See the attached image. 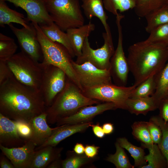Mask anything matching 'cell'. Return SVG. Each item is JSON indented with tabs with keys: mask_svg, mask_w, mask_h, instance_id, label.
Wrapping results in <instances>:
<instances>
[{
	"mask_svg": "<svg viewBox=\"0 0 168 168\" xmlns=\"http://www.w3.org/2000/svg\"><path fill=\"white\" fill-rule=\"evenodd\" d=\"M46 108L40 91L21 83L13 75L0 84V113L8 118L29 123Z\"/></svg>",
	"mask_w": 168,
	"mask_h": 168,
	"instance_id": "1",
	"label": "cell"
},
{
	"mask_svg": "<svg viewBox=\"0 0 168 168\" xmlns=\"http://www.w3.org/2000/svg\"><path fill=\"white\" fill-rule=\"evenodd\" d=\"M127 59L137 86L163 68L168 61V46L146 40L139 42L129 47Z\"/></svg>",
	"mask_w": 168,
	"mask_h": 168,
	"instance_id": "2",
	"label": "cell"
},
{
	"mask_svg": "<svg viewBox=\"0 0 168 168\" xmlns=\"http://www.w3.org/2000/svg\"><path fill=\"white\" fill-rule=\"evenodd\" d=\"M99 104L98 100L89 98L68 77L65 86L52 105L46 108L47 123L54 124L60 119L74 114L81 108Z\"/></svg>",
	"mask_w": 168,
	"mask_h": 168,
	"instance_id": "3",
	"label": "cell"
},
{
	"mask_svg": "<svg viewBox=\"0 0 168 168\" xmlns=\"http://www.w3.org/2000/svg\"><path fill=\"white\" fill-rule=\"evenodd\" d=\"M31 22L35 29L41 47L43 56L41 62L56 66L63 70L67 77L82 90V88L72 64V57L68 50L62 44L48 38L38 23Z\"/></svg>",
	"mask_w": 168,
	"mask_h": 168,
	"instance_id": "4",
	"label": "cell"
},
{
	"mask_svg": "<svg viewBox=\"0 0 168 168\" xmlns=\"http://www.w3.org/2000/svg\"><path fill=\"white\" fill-rule=\"evenodd\" d=\"M45 2L53 21L63 31L84 24L79 0H45Z\"/></svg>",
	"mask_w": 168,
	"mask_h": 168,
	"instance_id": "5",
	"label": "cell"
},
{
	"mask_svg": "<svg viewBox=\"0 0 168 168\" xmlns=\"http://www.w3.org/2000/svg\"><path fill=\"white\" fill-rule=\"evenodd\" d=\"M6 62L18 81L40 91L43 72L41 62L35 61L22 51L15 54Z\"/></svg>",
	"mask_w": 168,
	"mask_h": 168,
	"instance_id": "6",
	"label": "cell"
},
{
	"mask_svg": "<svg viewBox=\"0 0 168 168\" xmlns=\"http://www.w3.org/2000/svg\"><path fill=\"white\" fill-rule=\"evenodd\" d=\"M136 86H119L107 84L91 88H83L81 91L86 96L104 102H112L116 109L127 110L126 102Z\"/></svg>",
	"mask_w": 168,
	"mask_h": 168,
	"instance_id": "7",
	"label": "cell"
},
{
	"mask_svg": "<svg viewBox=\"0 0 168 168\" xmlns=\"http://www.w3.org/2000/svg\"><path fill=\"white\" fill-rule=\"evenodd\" d=\"M102 36L104 44L101 47L96 49L91 47L88 37L86 38L83 43L82 54L77 57L75 62L80 64L89 62L100 69L110 70V59L115 51L112 36L104 32Z\"/></svg>",
	"mask_w": 168,
	"mask_h": 168,
	"instance_id": "8",
	"label": "cell"
},
{
	"mask_svg": "<svg viewBox=\"0 0 168 168\" xmlns=\"http://www.w3.org/2000/svg\"><path fill=\"white\" fill-rule=\"evenodd\" d=\"M41 63L43 72L40 91L47 108L52 105L64 89L68 77L65 72L58 68Z\"/></svg>",
	"mask_w": 168,
	"mask_h": 168,
	"instance_id": "9",
	"label": "cell"
},
{
	"mask_svg": "<svg viewBox=\"0 0 168 168\" xmlns=\"http://www.w3.org/2000/svg\"><path fill=\"white\" fill-rule=\"evenodd\" d=\"M124 16L119 13L116 16L118 38L117 47L110 61V72L115 84L126 86L129 71L127 58L125 56L123 48V36L121 24Z\"/></svg>",
	"mask_w": 168,
	"mask_h": 168,
	"instance_id": "10",
	"label": "cell"
},
{
	"mask_svg": "<svg viewBox=\"0 0 168 168\" xmlns=\"http://www.w3.org/2000/svg\"><path fill=\"white\" fill-rule=\"evenodd\" d=\"M72 64L82 90L112 84L110 70L100 69L89 62L79 64L72 60Z\"/></svg>",
	"mask_w": 168,
	"mask_h": 168,
	"instance_id": "11",
	"label": "cell"
},
{
	"mask_svg": "<svg viewBox=\"0 0 168 168\" xmlns=\"http://www.w3.org/2000/svg\"><path fill=\"white\" fill-rule=\"evenodd\" d=\"M30 28L23 27L19 29L12 23L9 26L17 38L21 51L35 61L39 62L43 60L40 43L37 39L35 29L31 22Z\"/></svg>",
	"mask_w": 168,
	"mask_h": 168,
	"instance_id": "12",
	"label": "cell"
},
{
	"mask_svg": "<svg viewBox=\"0 0 168 168\" xmlns=\"http://www.w3.org/2000/svg\"><path fill=\"white\" fill-rule=\"evenodd\" d=\"M3 0L23 9L26 13V18L29 21L36 23L39 25L54 22L47 11L45 0Z\"/></svg>",
	"mask_w": 168,
	"mask_h": 168,
	"instance_id": "13",
	"label": "cell"
},
{
	"mask_svg": "<svg viewBox=\"0 0 168 168\" xmlns=\"http://www.w3.org/2000/svg\"><path fill=\"white\" fill-rule=\"evenodd\" d=\"M36 147L29 139L25 140V144L21 147L8 148L0 144L2 153L11 162L15 168H30Z\"/></svg>",
	"mask_w": 168,
	"mask_h": 168,
	"instance_id": "14",
	"label": "cell"
},
{
	"mask_svg": "<svg viewBox=\"0 0 168 168\" xmlns=\"http://www.w3.org/2000/svg\"><path fill=\"white\" fill-rule=\"evenodd\" d=\"M116 109L115 105L112 102H105L95 106H86L71 115L60 119L56 124L58 126L90 122L96 116L106 111Z\"/></svg>",
	"mask_w": 168,
	"mask_h": 168,
	"instance_id": "15",
	"label": "cell"
},
{
	"mask_svg": "<svg viewBox=\"0 0 168 168\" xmlns=\"http://www.w3.org/2000/svg\"><path fill=\"white\" fill-rule=\"evenodd\" d=\"M93 124L92 122L77 124H64L58 126L46 141L42 145L35 147L37 151L47 146L56 147L62 140L78 133L84 132Z\"/></svg>",
	"mask_w": 168,
	"mask_h": 168,
	"instance_id": "16",
	"label": "cell"
},
{
	"mask_svg": "<svg viewBox=\"0 0 168 168\" xmlns=\"http://www.w3.org/2000/svg\"><path fill=\"white\" fill-rule=\"evenodd\" d=\"M25 140L19 135L15 123L0 113V144L8 148L22 146Z\"/></svg>",
	"mask_w": 168,
	"mask_h": 168,
	"instance_id": "17",
	"label": "cell"
},
{
	"mask_svg": "<svg viewBox=\"0 0 168 168\" xmlns=\"http://www.w3.org/2000/svg\"><path fill=\"white\" fill-rule=\"evenodd\" d=\"M47 114L45 111L33 118L30 122L32 133L29 140L32 142L36 147L44 143L57 128H50L48 124Z\"/></svg>",
	"mask_w": 168,
	"mask_h": 168,
	"instance_id": "18",
	"label": "cell"
},
{
	"mask_svg": "<svg viewBox=\"0 0 168 168\" xmlns=\"http://www.w3.org/2000/svg\"><path fill=\"white\" fill-rule=\"evenodd\" d=\"M81 7L84 14L88 19L93 17L98 18L100 21L109 36H112L110 27L107 23L108 16L104 9L103 0H81Z\"/></svg>",
	"mask_w": 168,
	"mask_h": 168,
	"instance_id": "19",
	"label": "cell"
},
{
	"mask_svg": "<svg viewBox=\"0 0 168 168\" xmlns=\"http://www.w3.org/2000/svg\"><path fill=\"white\" fill-rule=\"evenodd\" d=\"M95 28V24L90 22L80 27L67 30L66 33L77 57L81 55L85 39L89 36Z\"/></svg>",
	"mask_w": 168,
	"mask_h": 168,
	"instance_id": "20",
	"label": "cell"
},
{
	"mask_svg": "<svg viewBox=\"0 0 168 168\" xmlns=\"http://www.w3.org/2000/svg\"><path fill=\"white\" fill-rule=\"evenodd\" d=\"M160 103L153 96L144 97L128 98L126 102L127 110L136 115L146 114L159 108Z\"/></svg>",
	"mask_w": 168,
	"mask_h": 168,
	"instance_id": "21",
	"label": "cell"
},
{
	"mask_svg": "<svg viewBox=\"0 0 168 168\" xmlns=\"http://www.w3.org/2000/svg\"><path fill=\"white\" fill-rule=\"evenodd\" d=\"M63 148L47 146L35 151L30 168H45L61 157Z\"/></svg>",
	"mask_w": 168,
	"mask_h": 168,
	"instance_id": "22",
	"label": "cell"
},
{
	"mask_svg": "<svg viewBox=\"0 0 168 168\" xmlns=\"http://www.w3.org/2000/svg\"><path fill=\"white\" fill-rule=\"evenodd\" d=\"M39 26L44 35L50 40L63 45L72 58L76 56L67 33L62 30L54 22Z\"/></svg>",
	"mask_w": 168,
	"mask_h": 168,
	"instance_id": "23",
	"label": "cell"
},
{
	"mask_svg": "<svg viewBox=\"0 0 168 168\" xmlns=\"http://www.w3.org/2000/svg\"><path fill=\"white\" fill-rule=\"evenodd\" d=\"M6 1L0 0V26L4 27L6 25L15 23L21 25L23 27L30 28V23L22 13L10 8Z\"/></svg>",
	"mask_w": 168,
	"mask_h": 168,
	"instance_id": "24",
	"label": "cell"
},
{
	"mask_svg": "<svg viewBox=\"0 0 168 168\" xmlns=\"http://www.w3.org/2000/svg\"><path fill=\"white\" fill-rule=\"evenodd\" d=\"M141 145L149 151L148 154L145 157L147 164L142 168H167L166 159L158 145L154 143L149 145L141 144Z\"/></svg>",
	"mask_w": 168,
	"mask_h": 168,
	"instance_id": "25",
	"label": "cell"
},
{
	"mask_svg": "<svg viewBox=\"0 0 168 168\" xmlns=\"http://www.w3.org/2000/svg\"><path fill=\"white\" fill-rule=\"evenodd\" d=\"M145 18L147 22L145 30L150 33L157 27L168 23V5L164 3L160 8L147 15Z\"/></svg>",
	"mask_w": 168,
	"mask_h": 168,
	"instance_id": "26",
	"label": "cell"
},
{
	"mask_svg": "<svg viewBox=\"0 0 168 168\" xmlns=\"http://www.w3.org/2000/svg\"><path fill=\"white\" fill-rule=\"evenodd\" d=\"M117 142L121 147L128 152L133 158L134 167L142 168L147 164V162L145 158V152L142 147L133 145L124 137L118 138Z\"/></svg>",
	"mask_w": 168,
	"mask_h": 168,
	"instance_id": "27",
	"label": "cell"
},
{
	"mask_svg": "<svg viewBox=\"0 0 168 168\" xmlns=\"http://www.w3.org/2000/svg\"><path fill=\"white\" fill-rule=\"evenodd\" d=\"M155 91L152 95L160 103L162 99L168 95V61L163 68L155 75Z\"/></svg>",
	"mask_w": 168,
	"mask_h": 168,
	"instance_id": "28",
	"label": "cell"
},
{
	"mask_svg": "<svg viewBox=\"0 0 168 168\" xmlns=\"http://www.w3.org/2000/svg\"><path fill=\"white\" fill-rule=\"evenodd\" d=\"M105 8L108 12L116 16L119 13L123 12L134 9L136 0H103Z\"/></svg>",
	"mask_w": 168,
	"mask_h": 168,
	"instance_id": "29",
	"label": "cell"
},
{
	"mask_svg": "<svg viewBox=\"0 0 168 168\" xmlns=\"http://www.w3.org/2000/svg\"><path fill=\"white\" fill-rule=\"evenodd\" d=\"M17 49L13 39L0 33V61H7L16 54Z\"/></svg>",
	"mask_w": 168,
	"mask_h": 168,
	"instance_id": "30",
	"label": "cell"
},
{
	"mask_svg": "<svg viewBox=\"0 0 168 168\" xmlns=\"http://www.w3.org/2000/svg\"><path fill=\"white\" fill-rule=\"evenodd\" d=\"M116 152L113 154L109 155L106 160L113 164L116 168H134V166L130 163L124 148L117 141L115 143Z\"/></svg>",
	"mask_w": 168,
	"mask_h": 168,
	"instance_id": "31",
	"label": "cell"
},
{
	"mask_svg": "<svg viewBox=\"0 0 168 168\" xmlns=\"http://www.w3.org/2000/svg\"><path fill=\"white\" fill-rule=\"evenodd\" d=\"M132 135L142 144L149 145L154 144L150 135L148 122H135L132 125Z\"/></svg>",
	"mask_w": 168,
	"mask_h": 168,
	"instance_id": "32",
	"label": "cell"
},
{
	"mask_svg": "<svg viewBox=\"0 0 168 168\" xmlns=\"http://www.w3.org/2000/svg\"><path fill=\"white\" fill-rule=\"evenodd\" d=\"M134 8L136 14L140 17L147 15L158 9L164 4V0H136Z\"/></svg>",
	"mask_w": 168,
	"mask_h": 168,
	"instance_id": "33",
	"label": "cell"
},
{
	"mask_svg": "<svg viewBox=\"0 0 168 168\" xmlns=\"http://www.w3.org/2000/svg\"><path fill=\"white\" fill-rule=\"evenodd\" d=\"M156 88L155 75H153L136 86L130 98H141L151 96L154 93Z\"/></svg>",
	"mask_w": 168,
	"mask_h": 168,
	"instance_id": "34",
	"label": "cell"
},
{
	"mask_svg": "<svg viewBox=\"0 0 168 168\" xmlns=\"http://www.w3.org/2000/svg\"><path fill=\"white\" fill-rule=\"evenodd\" d=\"M150 120L157 124L161 130L162 138L158 146L166 159L168 168V121H165L159 115L152 116Z\"/></svg>",
	"mask_w": 168,
	"mask_h": 168,
	"instance_id": "35",
	"label": "cell"
},
{
	"mask_svg": "<svg viewBox=\"0 0 168 168\" xmlns=\"http://www.w3.org/2000/svg\"><path fill=\"white\" fill-rule=\"evenodd\" d=\"M84 155H78L74 151L67 152V157L62 160V168H79L91 162L92 159Z\"/></svg>",
	"mask_w": 168,
	"mask_h": 168,
	"instance_id": "36",
	"label": "cell"
},
{
	"mask_svg": "<svg viewBox=\"0 0 168 168\" xmlns=\"http://www.w3.org/2000/svg\"><path fill=\"white\" fill-rule=\"evenodd\" d=\"M147 41L161 43L168 46V23L160 25L153 29L150 33Z\"/></svg>",
	"mask_w": 168,
	"mask_h": 168,
	"instance_id": "37",
	"label": "cell"
},
{
	"mask_svg": "<svg viewBox=\"0 0 168 168\" xmlns=\"http://www.w3.org/2000/svg\"><path fill=\"white\" fill-rule=\"evenodd\" d=\"M14 121L16 125L18 133L21 138L24 140L30 138L32 133L30 124L22 121Z\"/></svg>",
	"mask_w": 168,
	"mask_h": 168,
	"instance_id": "38",
	"label": "cell"
},
{
	"mask_svg": "<svg viewBox=\"0 0 168 168\" xmlns=\"http://www.w3.org/2000/svg\"><path fill=\"white\" fill-rule=\"evenodd\" d=\"M148 125L150 135L153 143L158 146L162 138V132L160 128L157 124L150 120L148 122Z\"/></svg>",
	"mask_w": 168,
	"mask_h": 168,
	"instance_id": "39",
	"label": "cell"
},
{
	"mask_svg": "<svg viewBox=\"0 0 168 168\" xmlns=\"http://www.w3.org/2000/svg\"><path fill=\"white\" fill-rule=\"evenodd\" d=\"M13 75L6 61H0V84Z\"/></svg>",
	"mask_w": 168,
	"mask_h": 168,
	"instance_id": "40",
	"label": "cell"
},
{
	"mask_svg": "<svg viewBox=\"0 0 168 168\" xmlns=\"http://www.w3.org/2000/svg\"><path fill=\"white\" fill-rule=\"evenodd\" d=\"M100 148L94 145H86L85 147V154L87 157L93 159L98 154Z\"/></svg>",
	"mask_w": 168,
	"mask_h": 168,
	"instance_id": "41",
	"label": "cell"
},
{
	"mask_svg": "<svg viewBox=\"0 0 168 168\" xmlns=\"http://www.w3.org/2000/svg\"><path fill=\"white\" fill-rule=\"evenodd\" d=\"M91 126L92 127L93 132L96 137L100 138H102L104 137L105 134L102 127L100 125L99 123L96 124H92Z\"/></svg>",
	"mask_w": 168,
	"mask_h": 168,
	"instance_id": "42",
	"label": "cell"
},
{
	"mask_svg": "<svg viewBox=\"0 0 168 168\" xmlns=\"http://www.w3.org/2000/svg\"><path fill=\"white\" fill-rule=\"evenodd\" d=\"M5 156L2 153L0 158V166L1 168H15L14 166L10 161H9Z\"/></svg>",
	"mask_w": 168,
	"mask_h": 168,
	"instance_id": "43",
	"label": "cell"
},
{
	"mask_svg": "<svg viewBox=\"0 0 168 168\" xmlns=\"http://www.w3.org/2000/svg\"><path fill=\"white\" fill-rule=\"evenodd\" d=\"M102 127L106 135L111 134L114 130L113 124L110 123H105L103 125Z\"/></svg>",
	"mask_w": 168,
	"mask_h": 168,
	"instance_id": "44",
	"label": "cell"
},
{
	"mask_svg": "<svg viewBox=\"0 0 168 168\" xmlns=\"http://www.w3.org/2000/svg\"><path fill=\"white\" fill-rule=\"evenodd\" d=\"M85 147L81 143H77L73 148V151L78 155H83L84 153Z\"/></svg>",
	"mask_w": 168,
	"mask_h": 168,
	"instance_id": "45",
	"label": "cell"
},
{
	"mask_svg": "<svg viewBox=\"0 0 168 168\" xmlns=\"http://www.w3.org/2000/svg\"><path fill=\"white\" fill-rule=\"evenodd\" d=\"M62 160L61 159V157L57 159L47 167V168H62Z\"/></svg>",
	"mask_w": 168,
	"mask_h": 168,
	"instance_id": "46",
	"label": "cell"
},
{
	"mask_svg": "<svg viewBox=\"0 0 168 168\" xmlns=\"http://www.w3.org/2000/svg\"><path fill=\"white\" fill-rule=\"evenodd\" d=\"M164 3L168 5V0H164Z\"/></svg>",
	"mask_w": 168,
	"mask_h": 168,
	"instance_id": "47",
	"label": "cell"
},
{
	"mask_svg": "<svg viewBox=\"0 0 168 168\" xmlns=\"http://www.w3.org/2000/svg\"></svg>",
	"mask_w": 168,
	"mask_h": 168,
	"instance_id": "48",
	"label": "cell"
}]
</instances>
